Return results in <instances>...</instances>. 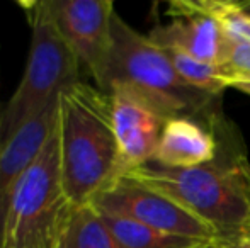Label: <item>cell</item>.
I'll list each match as a JSON object with an SVG mask.
<instances>
[{
	"mask_svg": "<svg viewBox=\"0 0 250 248\" xmlns=\"http://www.w3.org/2000/svg\"><path fill=\"white\" fill-rule=\"evenodd\" d=\"M58 100L38 117L0 143V243L10 199L19 180L38 158L56 126Z\"/></svg>",
	"mask_w": 250,
	"mask_h": 248,
	"instance_id": "10",
	"label": "cell"
},
{
	"mask_svg": "<svg viewBox=\"0 0 250 248\" xmlns=\"http://www.w3.org/2000/svg\"><path fill=\"white\" fill-rule=\"evenodd\" d=\"M58 248H125L92 204H73Z\"/></svg>",
	"mask_w": 250,
	"mask_h": 248,
	"instance_id": "13",
	"label": "cell"
},
{
	"mask_svg": "<svg viewBox=\"0 0 250 248\" xmlns=\"http://www.w3.org/2000/svg\"><path fill=\"white\" fill-rule=\"evenodd\" d=\"M237 248H250V240H249V242H244L242 245H238Z\"/></svg>",
	"mask_w": 250,
	"mask_h": 248,
	"instance_id": "20",
	"label": "cell"
},
{
	"mask_svg": "<svg viewBox=\"0 0 250 248\" xmlns=\"http://www.w3.org/2000/svg\"><path fill=\"white\" fill-rule=\"evenodd\" d=\"M109 95L112 99V123L125 175L153 160L167 121L126 90L112 89Z\"/></svg>",
	"mask_w": 250,
	"mask_h": 248,
	"instance_id": "9",
	"label": "cell"
},
{
	"mask_svg": "<svg viewBox=\"0 0 250 248\" xmlns=\"http://www.w3.org/2000/svg\"><path fill=\"white\" fill-rule=\"evenodd\" d=\"M72 208L62 179L55 126L46 145L14 191L0 248H58Z\"/></svg>",
	"mask_w": 250,
	"mask_h": 248,
	"instance_id": "5",
	"label": "cell"
},
{
	"mask_svg": "<svg viewBox=\"0 0 250 248\" xmlns=\"http://www.w3.org/2000/svg\"><path fill=\"white\" fill-rule=\"evenodd\" d=\"M242 3H244V9L247 10V14L250 16V2H242Z\"/></svg>",
	"mask_w": 250,
	"mask_h": 248,
	"instance_id": "19",
	"label": "cell"
},
{
	"mask_svg": "<svg viewBox=\"0 0 250 248\" xmlns=\"http://www.w3.org/2000/svg\"><path fill=\"white\" fill-rule=\"evenodd\" d=\"M216 155L218 138L213 124L194 117H174L162 129L151 162L167 169H191L213 162Z\"/></svg>",
	"mask_w": 250,
	"mask_h": 248,
	"instance_id": "11",
	"label": "cell"
},
{
	"mask_svg": "<svg viewBox=\"0 0 250 248\" xmlns=\"http://www.w3.org/2000/svg\"><path fill=\"white\" fill-rule=\"evenodd\" d=\"M218 66L225 75H250V43L223 36Z\"/></svg>",
	"mask_w": 250,
	"mask_h": 248,
	"instance_id": "16",
	"label": "cell"
},
{
	"mask_svg": "<svg viewBox=\"0 0 250 248\" xmlns=\"http://www.w3.org/2000/svg\"><path fill=\"white\" fill-rule=\"evenodd\" d=\"M203 248H235L233 245H230V243H227V242H211V243H208V245H204Z\"/></svg>",
	"mask_w": 250,
	"mask_h": 248,
	"instance_id": "18",
	"label": "cell"
},
{
	"mask_svg": "<svg viewBox=\"0 0 250 248\" xmlns=\"http://www.w3.org/2000/svg\"><path fill=\"white\" fill-rule=\"evenodd\" d=\"M60 167L72 204H89L123 175L112 123V99L96 85L77 82L58 95Z\"/></svg>",
	"mask_w": 250,
	"mask_h": 248,
	"instance_id": "2",
	"label": "cell"
},
{
	"mask_svg": "<svg viewBox=\"0 0 250 248\" xmlns=\"http://www.w3.org/2000/svg\"><path fill=\"white\" fill-rule=\"evenodd\" d=\"M164 51L167 53L179 76L191 87L203 90V92H209L213 95H221L227 90L225 73L218 65L199 61L174 48H164Z\"/></svg>",
	"mask_w": 250,
	"mask_h": 248,
	"instance_id": "14",
	"label": "cell"
},
{
	"mask_svg": "<svg viewBox=\"0 0 250 248\" xmlns=\"http://www.w3.org/2000/svg\"><path fill=\"white\" fill-rule=\"evenodd\" d=\"M168 24H157L146 36L162 48H174L204 63H218L223 33L216 20L194 0L168 3Z\"/></svg>",
	"mask_w": 250,
	"mask_h": 248,
	"instance_id": "8",
	"label": "cell"
},
{
	"mask_svg": "<svg viewBox=\"0 0 250 248\" xmlns=\"http://www.w3.org/2000/svg\"><path fill=\"white\" fill-rule=\"evenodd\" d=\"M97 211L101 212L102 219L109 226L112 235L118 238V242L125 248H203L204 245L211 243L196 238H188V236L158 231V229L142 225L138 221H133L129 218L111 214V212L101 211V209H97Z\"/></svg>",
	"mask_w": 250,
	"mask_h": 248,
	"instance_id": "12",
	"label": "cell"
},
{
	"mask_svg": "<svg viewBox=\"0 0 250 248\" xmlns=\"http://www.w3.org/2000/svg\"><path fill=\"white\" fill-rule=\"evenodd\" d=\"M121 89L165 121L194 117L213 124L220 97L194 89L179 76L164 48L138 33L118 12L112 16V48L102 92Z\"/></svg>",
	"mask_w": 250,
	"mask_h": 248,
	"instance_id": "3",
	"label": "cell"
},
{
	"mask_svg": "<svg viewBox=\"0 0 250 248\" xmlns=\"http://www.w3.org/2000/svg\"><path fill=\"white\" fill-rule=\"evenodd\" d=\"M21 7L31 26V46L21 83L0 114V143L53 106L65 87L80 82L82 72L44 0L21 2Z\"/></svg>",
	"mask_w": 250,
	"mask_h": 248,
	"instance_id": "4",
	"label": "cell"
},
{
	"mask_svg": "<svg viewBox=\"0 0 250 248\" xmlns=\"http://www.w3.org/2000/svg\"><path fill=\"white\" fill-rule=\"evenodd\" d=\"M58 33L77 57L82 70L102 89L112 48L111 0H44Z\"/></svg>",
	"mask_w": 250,
	"mask_h": 248,
	"instance_id": "7",
	"label": "cell"
},
{
	"mask_svg": "<svg viewBox=\"0 0 250 248\" xmlns=\"http://www.w3.org/2000/svg\"><path fill=\"white\" fill-rule=\"evenodd\" d=\"M0 114H2V111H0Z\"/></svg>",
	"mask_w": 250,
	"mask_h": 248,
	"instance_id": "21",
	"label": "cell"
},
{
	"mask_svg": "<svg viewBox=\"0 0 250 248\" xmlns=\"http://www.w3.org/2000/svg\"><path fill=\"white\" fill-rule=\"evenodd\" d=\"M225 85L250 95V75H225Z\"/></svg>",
	"mask_w": 250,
	"mask_h": 248,
	"instance_id": "17",
	"label": "cell"
},
{
	"mask_svg": "<svg viewBox=\"0 0 250 248\" xmlns=\"http://www.w3.org/2000/svg\"><path fill=\"white\" fill-rule=\"evenodd\" d=\"M203 9L216 20L225 38L250 43V16L235 0H201Z\"/></svg>",
	"mask_w": 250,
	"mask_h": 248,
	"instance_id": "15",
	"label": "cell"
},
{
	"mask_svg": "<svg viewBox=\"0 0 250 248\" xmlns=\"http://www.w3.org/2000/svg\"><path fill=\"white\" fill-rule=\"evenodd\" d=\"M90 204L97 209L129 218L158 231L188 236L203 242H218V235L189 209L168 195L155 191L128 175L101 191Z\"/></svg>",
	"mask_w": 250,
	"mask_h": 248,
	"instance_id": "6",
	"label": "cell"
},
{
	"mask_svg": "<svg viewBox=\"0 0 250 248\" xmlns=\"http://www.w3.org/2000/svg\"><path fill=\"white\" fill-rule=\"evenodd\" d=\"M218 155L191 169H167L150 162L125 175L177 201L204 221L221 242L237 248L250 240V160L237 128L218 114L213 121Z\"/></svg>",
	"mask_w": 250,
	"mask_h": 248,
	"instance_id": "1",
	"label": "cell"
}]
</instances>
